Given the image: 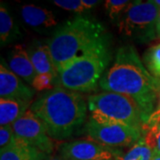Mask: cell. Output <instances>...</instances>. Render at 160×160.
<instances>
[{
  "label": "cell",
  "instance_id": "6da1fadb",
  "mask_svg": "<svg viewBox=\"0 0 160 160\" xmlns=\"http://www.w3.org/2000/svg\"><path fill=\"white\" fill-rule=\"evenodd\" d=\"M99 86L105 92L132 98L142 110L145 123L156 109L160 95V78L149 73L136 49L130 45L118 49L114 62L103 74Z\"/></svg>",
  "mask_w": 160,
  "mask_h": 160
},
{
  "label": "cell",
  "instance_id": "7a4b0ae2",
  "mask_svg": "<svg viewBox=\"0 0 160 160\" xmlns=\"http://www.w3.org/2000/svg\"><path fill=\"white\" fill-rule=\"evenodd\" d=\"M87 107L79 92L57 86L41 94L29 109L43 123L48 135L61 141L70 137L85 123Z\"/></svg>",
  "mask_w": 160,
  "mask_h": 160
},
{
  "label": "cell",
  "instance_id": "3957f363",
  "mask_svg": "<svg viewBox=\"0 0 160 160\" xmlns=\"http://www.w3.org/2000/svg\"><path fill=\"white\" fill-rule=\"evenodd\" d=\"M109 35L102 23L78 16L61 25L47 44L58 70L77 57L109 42Z\"/></svg>",
  "mask_w": 160,
  "mask_h": 160
},
{
  "label": "cell",
  "instance_id": "277c9868",
  "mask_svg": "<svg viewBox=\"0 0 160 160\" xmlns=\"http://www.w3.org/2000/svg\"><path fill=\"white\" fill-rule=\"evenodd\" d=\"M109 42L59 68L55 84L77 92L94 91L111 61Z\"/></svg>",
  "mask_w": 160,
  "mask_h": 160
},
{
  "label": "cell",
  "instance_id": "5b68a950",
  "mask_svg": "<svg viewBox=\"0 0 160 160\" xmlns=\"http://www.w3.org/2000/svg\"><path fill=\"white\" fill-rule=\"evenodd\" d=\"M91 118L99 123H115L142 129L145 123L136 102L126 95L102 92L87 98Z\"/></svg>",
  "mask_w": 160,
  "mask_h": 160
},
{
  "label": "cell",
  "instance_id": "8992f818",
  "mask_svg": "<svg viewBox=\"0 0 160 160\" xmlns=\"http://www.w3.org/2000/svg\"><path fill=\"white\" fill-rule=\"evenodd\" d=\"M160 8L152 1H132L118 22V31L137 43L146 44L156 38Z\"/></svg>",
  "mask_w": 160,
  "mask_h": 160
},
{
  "label": "cell",
  "instance_id": "52a82bcc",
  "mask_svg": "<svg viewBox=\"0 0 160 160\" xmlns=\"http://www.w3.org/2000/svg\"><path fill=\"white\" fill-rule=\"evenodd\" d=\"M84 132L92 141L113 149L132 147L143 136L142 129L122 124L99 123L91 118L84 127Z\"/></svg>",
  "mask_w": 160,
  "mask_h": 160
},
{
  "label": "cell",
  "instance_id": "ba28073f",
  "mask_svg": "<svg viewBox=\"0 0 160 160\" xmlns=\"http://www.w3.org/2000/svg\"><path fill=\"white\" fill-rule=\"evenodd\" d=\"M12 130L17 137L34 146L47 155L53 150L54 145L48 135L43 123L36 115L28 109L12 125Z\"/></svg>",
  "mask_w": 160,
  "mask_h": 160
},
{
  "label": "cell",
  "instance_id": "9c48e42d",
  "mask_svg": "<svg viewBox=\"0 0 160 160\" xmlns=\"http://www.w3.org/2000/svg\"><path fill=\"white\" fill-rule=\"evenodd\" d=\"M119 151L92 140L63 143L60 147L63 160H114Z\"/></svg>",
  "mask_w": 160,
  "mask_h": 160
},
{
  "label": "cell",
  "instance_id": "30bf717a",
  "mask_svg": "<svg viewBox=\"0 0 160 160\" xmlns=\"http://www.w3.org/2000/svg\"><path fill=\"white\" fill-rule=\"evenodd\" d=\"M35 91L27 86L11 69H8L6 62L1 59L0 64V96L3 99L17 100L30 103Z\"/></svg>",
  "mask_w": 160,
  "mask_h": 160
},
{
  "label": "cell",
  "instance_id": "8fae6325",
  "mask_svg": "<svg viewBox=\"0 0 160 160\" xmlns=\"http://www.w3.org/2000/svg\"><path fill=\"white\" fill-rule=\"evenodd\" d=\"M8 65L14 74L30 85L38 75L30 61L28 51L22 45H16L9 52Z\"/></svg>",
  "mask_w": 160,
  "mask_h": 160
},
{
  "label": "cell",
  "instance_id": "7c38bea8",
  "mask_svg": "<svg viewBox=\"0 0 160 160\" xmlns=\"http://www.w3.org/2000/svg\"><path fill=\"white\" fill-rule=\"evenodd\" d=\"M46 158H48V155L16 135L9 146L0 151V160H46Z\"/></svg>",
  "mask_w": 160,
  "mask_h": 160
},
{
  "label": "cell",
  "instance_id": "4fadbf2b",
  "mask_svg": "<svg viewBox=\"0 0 160 160\" xmlns=\"http://www.w3.org/2000/svg\"><path fill=\"white\" fill-rule=\"evenodd\" d=\"M28 53L37 74H50L56 80L58 70L52 61L48 44L36 41L29 47Z\"/></svg>",
  "mask_w": 160,
  "mask_h": 160
},
{
  "label": "cell",
  "instance_id": "5bb4252c",
  "mask_svg": "<svg viewBox=\"0 0 160 160\" xmlns=\"http://www.w3.org/2000/svg\"><path fill=\"white\" fill-rule=\"evenodd\" d=\"M21 14L26 24L39 31L50 29L57 25V20L51 11L34 5L22 6Z\"/></svg>",
  "mask_w": 160,
  "mask_h": 160
},
{
  "label": "cell",
  "instance_id": "9a60e30c",
  "mask_svg": "<svg viewBox=\"0 0 160 160\" xmlns=\"http://www.w3.org/2000/svg\"><path fill=\"white\" fill-rule=\"evenodd\" d=\"M29 103L17 100L3 99L0 100V125L1 126H12L19 119L29 108Z\"/></svg>",
  "mask_w": 160,
  "mask_h": 160
},
{
  "label": "cell",
  "instance_id": "2e32d148",
  "mask_svg": "<svg viewBox=\"0 0 160 160\" xmlns=\"http://www.w3.org/2000/svg\"><path fill=\"white\" fill-rule=\"evenodd\" d=\"M19 35V29L13 22L6 6L1 3L0 6V42L4 46L16 39Z\"/></svg>",
  "mask_w": 160,
  "mask_h": 160
},
{
  "label": "cell",
  "instance_id": "e0dca14e",
  "mask_svg": "<svg viewBox=\"0 0 160 160\" xmlns=\"http://www.w3.org/2000/svg\"><path fill=\"white\" fill-rule=\"evenodd\" d=\"M153 157L154 151L144 142L142 138L126 153L122 154L119 151L114 160H151Z\"/></svg>",
  "mask_w": 160,
  "mask_h": 160
},
{
  "label": "cell",
  "instance_id": "ac0fdd59",
  "mask_svg": "<svg viewBox=\"0 0 160 160\" xmlns=\"http://www.w3.org/2000/svg\"><path fill=\"white\" fill-rule=\"evenodd\" d=\"M143 64L153 77L160 78V43L149 47L144 52Z\"/></svg>",
  "mask_w": 160,
  "mask_h": 160
},
{
  "label": "cell",
  "instance_id": "d6986e66",
  "mask_svg": "<svg viewBox=\"0 0 160 160\" xmlns=\"http://www.w3.org/2000/svg\"><path fill=\"white\" fill-rule=\"evenodd\" d=\"M130 3V1L126 0H108L105 2L104 6L109 19L111 21H115L118 19L122 13H124Z\"/></svg>",
  "mask_w": 160,
  "mask_h": 160
},
{
  "label": "cell",
  "instance_id": "ffe728a7",
  "mask_svg": "<svg viewBox=\"0 0 160 160\" xmlns=\"http://www.w3.org/2000/svg\"><path fill=\"white\" fill-rule=\"evenodd\" d=\"M55 78L50 74H38L36 76L31 86L37 91L52 90L53 89V85Z\"/></svg>",
  "mask_w": 160,
  "mask_h": 160
},
{
  "label": "cell",
  "instance_id": "44dd1931",
  "mask_svg": "<svg viewBox=\"0 0 160 160\" xmlns=\"http://www.w3.org/2000/svg\"><path fill=\"white\" fill-rule=\"evenodd\" d=\"M52 3L60 8H62L67 11L74 12L82 13L86 11L82 4V0H54Z\"/></svg>",
  "mask_w": 160,
  "mask_h": 160
},
{
  "label": "cell",
  "instance_id": "7402d4cb",
  "mask_svg": "<svg viewBox=\"0 0 160 160\" xmlns=\"http://www.w3.org/2000/svg\"><path fill=\"white\" fill-rule=\"evenodd\" d=\"M15 137L12 126H1L0 128V149H6Z\"/></svg>",
  "mask_w": 160,
  "mask_h": 160
},
{
  "label": "cell",
  "instance_id": "603a6c76",
  "mask_svg": "<svg viewBox=\"0 0 160 160\" xmlns=\"http://www.w3.org/2000/svg\"><path fill=\"white\" fill-rule=\"evenodd\" d=\"M158 125H160V95L159 98H158V102L156 109L152 112V114L149 116V118L146 121V123L143 125L142 131L145 130V129L150 128L152 126H158Z\"/></svg>",
  "mask_w": 160,
  "mask_h": 160
},
{
  "label": "cell",
  "instance_id": "cb8c5ba5",
  "mask_svg": "<svg viewBox=\"0 0 160 160\" xmlns=\"http://www.w3.org/2000/svg\"><path fill=\"white\" fill-rule=\"evenodd\" d=\"M100 3V1H95V0H82V4L85 7L86 10H89L95 6H97Z\"/></svg>",
  "mask_w": 160,
  "mask_h": 160
},
{
  "label": "cell",
  "instance_id": "d4e9b609",
  "mask_svg": "<svg viewBox=\"0 0 160 160\" xmlns=\"http://www.w3.org/2000/svg\"><path fill=\"white\" fill-rule=\"evenodd\" d=\"M155 155H160V125L158 126L157 132V139H156V149L154 150Z\"/></svg>",
  "mask_w": 160,
  "mask_h": 160
},
{
  "label": "cell",
  "instance_id": "484cf974",
  "mask_svg": "<svg viewBox=\"0 0 160 160\" xmlns=\"http://www.w3.org/2000/svg\"><path fill=\"white\" fill-rule=\"evenodd\" d=\"M157 34H158V37L160 38V12L159 14H158V23H157Z\"/></svg>",
  "mask_w": 160,
  "mask_h": 160
},
{
  "label": "cell",
  "instance_id": "4316f807",
  "mask_svg": "<svg viewBox=\"0 0 160 160\" xmlns=\"http://www.w3.org/2000/svg\"><path fill=\"white\" fill-rule=\"evenodd\" d=\"M46 160H63L61 156H53V157H48Z\"/></svg>",
  "mask_w": 160,
  "mask_h": 160
},
{
  "label": "cell",
  "instance_id": "83f0119b",
  "mask_svg": "<svg viewBox=\"0 0 160 160\" xmlns=\"http://www.w3.org/2000/svg\"><path fill=\"white\" fill-rule=\"evenodd\" d=\"M153 3H154L155 5L157 6H158L160 8V0H154V1H152Z\"/></svg>",
  "mask_w": 160,
  "mask_h": 160
},
{
  "label": "cell",
  "instance_id": "f1b7e54d",
  "mask_svg": "<svg viewBox=\"0 0 160 160\" xmlns=\"http://www.w3.org/2000/svg\"><path fill=\"white\" fill-rule=\"evenodd\" d=\"M151 160H160V155H155Z\"/></svg>",
  "mask_w": 160,
  "mask_h": 160
},
{
  "label": "cell",
  "instance_id": "f546056e",
  "mask_svg": "<svg viewBox=\"0 0 160 160\" xmlns=\"http://www.w3.org/2000/svg\"><path fill=\"white\" fill-rule=\"evenodd\" d=\"M46 159H47V158H46Z\"/></svg>",
  "mask_w": 160,
  "mask_h": 160
}]
</instances>
